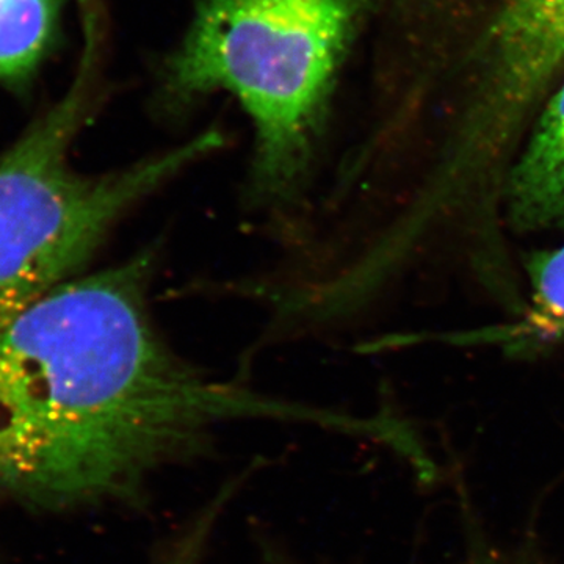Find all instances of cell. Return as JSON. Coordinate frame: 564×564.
Returning <instances> with one entry per match:
<instances>
[{"mask_svg": "<svg viewBox=\"0 0 564 564\" xmlns=\"http://www.w3.org/2000/svg\"><path fill=\"white\" fill-rule=\"evenodd\" d=\"M154 251L73 278L0 333V491L128 492L218 423H314L317 408L207 377L152 321Z\"/></svg>", "mask_w": 564, "mask_h": 564, "instance_id": "6da1fadb", "label": "cell"}, {"mask_svg": "<svg viewBox=\"0 0 564 564\" xmlns=\"http://www.w3.org/2000/svg\"><path fill=\"white\" fill-rule=\"evenodd\" d=\"M369 10V0H195L187 32L159 70L163 106L234 96L254 126L252 198L289 206L313 170Z\"/></svg>", "mask_w": 564, "mask_h": 564, "instance_id": "7a4b0ae2", "label": "cell"}, {"mask_svg": "<svg viewBox=\"0 0 564 564\" xmlns=\"http://www.w3.org/2000/svg\"><path fill=\"white\" fill-rule=\"evenodd\" d=\"M80 3L82 52L68 90L0 155V333L73 280L137 204L223 144L210 129L113 172H77L70 148L101 102L109 51L101 2Z\"/></svg>", "mask_w": 564, "mask_h": 564, "instance_id": "3957f363", "label": "cell"}, {"mask_svg": "<svg viewBox=\"0 0 564 564\" xmlns=\"http://www.w3.org/2000/svg\"><path fill=\"white\" fill-rule=\"evenodd\" d=\"M445 144L464 169L507 172L564 76V0H499Z\"/></svg>", "mask_w": 564, "mask_h": 564, "instance_id": "277c9868", "label": "cell"}, {"mask_svg": "<svg viewBox=\"0 0 564 564\" xmlns=\"http://www.w3.org/2000/svg\"><path fill=\"white\" fill-rule=\"evenodd\" d=\"M502 206L505 226L514 232L564 231V76L534 117Z\"/></svg>", "mask_w": 564, "mask_h": 564, "instance_id": "5b68a950", "label": "cell"}, {"mask_svg": "<svg viewBox=\"0 0 564 564\" xmlns=\"http://www.w3.org/2000/svg\"><path fill=\"white\" fill-rule=\"evenodd\" d=\"M529 295L510 322L448 334V344L497 347L511 355L541 351L564 343V243L534 252L527 263Z\"/></svg>", "mask_w": 564, "mask_h": 564, "instance_id": "8992f818", "label": "cell"}, {"mask_svg": "<svg viewBox=\"0 0 564 564\" xmlns=\"http://www.w3.org/2000/svg\"><path fill=\"white\" fill-rule=\"evenodd\" d=\"M63 0H0V82L28 84L61 28Z\"/></svg>", "mask_w": 564, "mask_h": 564, "instance_id": "52a82bcc", "label": "cell"}, {"mask_svg": "<svg viewBox=\"0 0 564 564\" xmlns=\"http://www.w3.org/2000/svg\"><path fill=\"white\" fill-rule=\"evenodd\" d=\"M464 3V0H392V6L397 10H402V13H426V11L437 10L440 13H447Z\"/></svg>", "mask_w": 564, "mask_h": 564, "instance_id": "ba28073f", "label": "cell"}, {"mask_svg": "<svg viewBox=\"0 0 564 564\" xmlns=\"http://www.w3.org/2000/svg\"><path fill=\"white\" fill-rule=\"evenodd\" d=\"M474 564H514L510 562H505V560H492V558H480L477 560Z\"/></svg>", "mask_w": 564, "mask_h": 564, "instance_id": "9c48e42d", "label": "cell"}]
</instances>
